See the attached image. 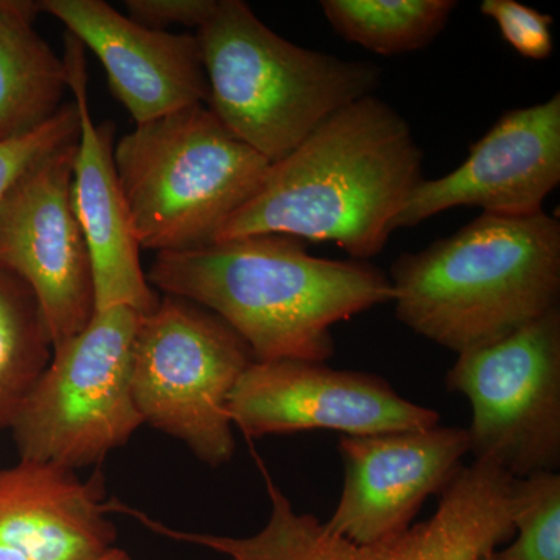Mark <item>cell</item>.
Here are the masks:
<instances>
[{"label": "cell", "instance_id": "21", "mask_svg": "<svg viewBox=\"0 0 560 560\" xmlns=\"http://www.w3.org/2000/svg\"><path fill=\"white\" fill-rule=\"evenodd\" d=\"M80 116L75 102L65 103L46 124L14 138L0 140V202L36 162L75 143Z\"/></svg>", "mask_w": 560, "mask_h": 560}, {"label": "cell", "instance_id": "19", "mask_svg": "<svg viewBox=\"0 0 560 560\" xmlns=\"http://www.w3.org/2000/svg\"><path fill=\"white\" fill-rule=\"evenodd\" d=\"M51 352L54 346L35 294L27 283L0 267V430L10 429Z\"/></svg>", "mask_w": 560, "mask_h": 560}, {"label": "cell", "instance_id": "15", "mask_svg": "<svg viewBox=\"0 0 560 560\" xmlns=\"http://www.w3.org/2000/svg\"><path fill=\"white\" fill-rule=\"evenodd\" d=\"M62 60L80 116L70 195L90 250L95 312L130 307L145 315L156 307L160 296L140 264L142 249L114 164V127L95 125L92 119L84 47L68 33Z\"/></svg>", "mask_w": 560, "mask_h": 560}, {"label": "cell", "instance_id": "17", "mask_svg": "<svg viewBox=\"0 0 560 560\" xmlns=\"http://www.w3.org/2000/svg\"><path fill=\"white\" fill-rule=\"evenodd\" d=\"M33 0H0V140L35 130L65 105V60L36 32Z\"/></svg>", "mask_w": 560, "mask_h": 560}, {"label": "cell", "instance_id": "6", "mask_svg": "<svg viewBox=\"0 0 560 560\" xmlns=\"http://www.w3.org/2000/svg\"><path fill=\"white\" fill-rule=\"evenodd\" d=\"M264 471L271 512L249 537L168 528L127 508L147 528L173 540L220 552L230 560H480L514 536V478L488 460L463 467L440 493L436 512L394 539L359 545L330 533L315 515L300 514Z\"/></svg>", "mask_w": 560, "mask_h": 560}, {"label": "cell", "instance_id": "23", "mask_svg": "<svg viewBox=\"0 0 560 560\" xmlns=\"http://www.w3.org/2000/svg\"><path fill=\"white\" fill-rule=\"evenodd\" d=\"M219 0H127L128 16L140 25L164 31L172 25L200 28L217 9Z\"/></svg>", "mask_w": 560, "mask_h": 560}, {"label": "cell", "instance_id": "20", "mask_svg": "<svg viewBox=\"0 0 560 560\" xmlns=\"http://www.w3.org/2000/svg\"><path fill=\"white\" fill-rule=\"evenodd\" d=\"M514 534L517 539L490 555L492 560H560V475L539 471L514 478Z\"/></svg>", "mask_w": 560, "mask_h": 560}, {"label": "cell", "instance_id": "12", "mask_svg": "<svg viewBox=\"0 0 560 560\" xmlns=\"http://www.w3.org/2000/svg\"><path fill=\"white\" fill-rule=\"evenodd\" d=\"M560 183V95L508 110L469 150L458 168L420 180L393 231L418 226L455 208L499 217H529Z\"/></svg>", "mask_w": 560, "mask_h": 560}, {"label": "cell", "instance_id": "22", "mask_svg": "<svg viewBox=\"0 0 560 560\" xmlns=\"http://www.w3.org/2000/svg\"><path fill=\"white\" fill-rule=\"evenodd\" d=\"M481 13L499 25L508 44L529 60H547L555 49L552 18L515 0H485Z\"/></svg>", "mask_w": 560, "mask_h": 560}, {"label": "cell", "instance_id": "9", "mask_svg": "<svg viewBox=\"0 0 560 560\" xmlns=\"http://www.w3.org/2000/svg\"><path fill=\"white\" fill-rule=\"evenodd\" d=\"M471 405L470 453L512 478L560 467V308L458 355L445 377Z\"/></svg>", "mask_w": 560, "mask_h": 560}, {"label": "cell", "instance_id": "14", "mask_svg": "<svg viewBox=\"0 0 560 560\" xmlns=\"http://www.w3.org/2000/svg\"><path fill=\"white\" fill-rule=\"evenodd\" d=\"M40 9L101 61L136 125L208 103L197 36L145 27L105 0H40Z\"/></svg>", "mask_w": 560, "mask_h": 560}, {"label": "cell", "instance_id": "16", "mask_svg": "<svg viewBox=\"0 0 560 560\" xmlns=\"http://www.w3.org/2000/svg\"><path fill=\"white\" fill-rule=\"evenodd\" d=\"M102 493V481L54 464L0 469V544L31 560H98L117 537Z\"/></svg>", "mask_w": 560, "mask_h": 560}, {"label": "cell", "instance_id": "26", "mask_svg": "<svg viewBox=\"0 0 560 560\" xmlns=\"http://www.w3.org/2000/svg\"><path fill=\"white\" fill-rule=\"evenodd\" d=\"M480 560H492V559H490V555H489L488 558H482Z\"/></svg>", "mask_w": 560, "mask_h": 560}, {"label": "cell", "instance_id": "7", "mask_svg": "<svg viewBox=\"0 0 560 560\" xmlns=\"http://www.w3.org/2000/svg\"><path fill=\"white\" fill-rule=\"evenodd\" d=\"M254 357L219 316L183 298H160L140 315L131 350V390L143 423L183 441L198 459H232L228 400Z\"/></svg>", "mask_w": 560, "mask_h": 560}, {"label": "cell", "instance_id": "25", "mask_svg": "<svg viewBox=\"0 0 560 560\" xmlns=\"http://www.w3.org/2000/svg\"><path fill=\"white\" fill-rule=\"evenodd\" d=\"M98 560H131V558L130 556H128V552H125L124 550H119V548L114 547L113 550L106 552V555Z\"/></svg>", "mask_w": 560, "mask_h": 560}, {"label": "cell", "instance_id": "3", "mask_svg": "<svg viewBox=\"0 0 560 560\" xmlns=\"http://www.w3.org/2000/svg\"><path fill=\"white\" fill-rule=\"evenodd\" d=\"M397 319L460 353L510 337L559 308L560 223L481 213L451 237L390 265Z\"/></svg>", "mask_w": 560, "mask_h": 560}, {"label": "cell", "instance_id": "8", "mask_svg": "<svg viewBox=\"0 0 560 560\" xmlns=\"http://www.w3.org/2000/svg\"><path fill=\"white\" fill-rule=\"evenodd\" d=\"M140 313L95 312L86 329L51 352L11 423L21 459L65 469L102 463L142 425L131 390Z\"/></svg>", "mask_w": 560, "mask_h": 560}, {"label": "cell", "instance_id": "24", "mask_svg": "<svg viewBox=\"0 0 560 560\" xmlns=\"http://www.w3.org/2000/svg\"><path fill=\"white\" fill-rule=\"evenodd\" d=\"M0 560H31L21 551L14 550L9 545L0 544Z\"/></svg>", "mask_w": 560, "mask_h": 560}, {"label": "cell", "instance_id": "13", "mask_svg": "<svg viewBox=\"0 0 560 560\" xmlns=\"http://www.w3.org/2000/svg\"><path fill=\"white\" fill-rule=\"evenodd\" d=\"M345 485L324 523L353 544L394 539L433 493H441L470 453L467 429L434 425L371 436H341Z\"/></svg>", "mask_w": 560, "mask_h": 560}, {"label": "cell", "instance_id": "1", "mask_svg": "<svg viewBox=\"0 0 560 560\" xmlns=\"http://www.w3.org/2000/svg\"><path fill=\"white\" fill-rule=\"evenodd\" d=\"M150 285L228 324L254 361L324 363L331 327L393 302L386 272L363 260L312 256L300 238L261 234L156 254Z\"/></svg>", "mask_w": 560, "mask_h": 560}, {"label": "cell", "instance_id": "2", "mask_svg": "<svg viewBox=\"0 0 560 560\" xmlns=\"http://www.w3.org/2000/svg\"><path fill=\"white\" fill-rule=\"evenodd\" d=\"M423 153L407 119L377 95L350 103L282 160L215 242L278 234L334 242L366 261L385 249Z\"/></svg>", "mask_w": 560, "mask_h": 560}, {"label": "cell", "instance_id": "18", "mask_svg": "<svg viewBox=\"0 0 560 560\" xmlns=\"http://www.w3.org/2000/svg\"><path fill=\"white\" fill-rule=\"evenodd\" d=\"M338 36L374 54L394 57L430 46L444 31L455 0H323Z\"/></svg>", "mask_w": 560, "mask_h": 560}, {"label": "cell", "instance_id": "10", "mask_svg": "<svg viewBox=\"0 0 560 560\" xmlns=\"http://www.w3.org/2000/svg\"><path fill=\"white\" fill-rule=\"evenodd\" d=\"M75 143L36 162L0 202V267L35 294L54 349L95 315L90 250L70 195Z\"/></svg>", "mask_w": 560, "mask_h": 560}, {"label": "cell", "instance_id": "5", "mask_svg": "<svg viewBox=\"0 0 560 560\" xmlns=\"http://www.w3.org/2000/svg\"><path fill=\"white\" fill-rule=\"evenodd\" d=\"M114 164L140 249L161 254L215 242L271 162L200 103L136 125L114 143Z\"/></svg>", "mask_w": 560, "mask_h": 560}, {"label": "cell", "instance_id": "11", "mask_svg": "<svg viewBox=\"0 0 560 560\" xmlns=\"http://www.w3.org/2000/svg\"><path fill=\"white\" fill-rule=\"evenodd\" d=\"M228 412L248 438L312 430L371 436L430 429L441 419L381 375L300 360L253 361L232 389Z\"/></svg>", "mask_w": 560, "mask_h": 560}, {"label": "cell", "instance_id": "4", "mask_svg": "<svg viewBox=\"0 0 560 560\" xmlns=\"http://www.w3.org/2000/svg\"><path fill=\"white\" fill-rule=\"evenodd\" d=\"M206 105L243 143L276 162L335 113L374 95L382 69L282 38L243 0H219L198 28Z\"/></svg>", "mask_w": 560, "mask_h": 560}]
</instances>
